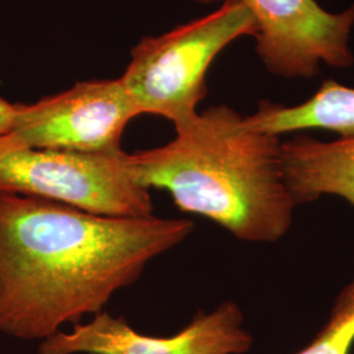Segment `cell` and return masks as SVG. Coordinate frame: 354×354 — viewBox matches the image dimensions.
I'll return each mask as SVG.
<instances>
[{"label": "cell", "mask_w": 354, "mask_h": 354, "mask_svg": "<svg viewBox=\"0 0 354 354\" xmlns=\"http://www.w3.org/2000/svg\"><path fill=\"white\" fill-rule=\"evenodd\" d=\"M256 32L252 13L239 1L223 0L214 12L160 36L142 38L120 79L140 114L160 115L178 129L197 117L215 58Z\"/></svg>", "instance_id": "cell-3"}, {"label": "cell", "mask_w": 354, "mask_h": 354, "mask_svg": "<svg viewBox=\"0 0 354 354\" xmlns=\"http://www.w3.org/2000/svg\"><path fill=\"white\" fill-rule=\"evenodd\" d=\"M285 181L297 206L337 196L354 206V138L324 142L299 134L282 140Z\"/></svg>", "instance_id": "cell-8"}, {"label": "cell", "mask_w": 354, "mask_h": 354, "mask_svg": "<svg viewBox=\"0 0 354 354\" xmlns=\"http://www.w3.org/2000/svg\"><path fill=\"white\" fill-rule=\"evenodd\" d=\"M210 4L219 0H194ZM257 26L256 54L272 75L310 79L320 64L348 68L354 64L351 33L354 4L329 12L317 0H235Z\"/></svg>", "instance_id": "cell-6"}, {"label": "cell", "mask_w": 354, "mask_h": 354, "mask_svg": "<svg viewBox=\"0 0 354 354\" xmlns=\"http://www.w3.org/2000/svg\"><path fill=\"white\" fill-rule=\"evenodd\" d=\"M244 317L234 302H223L209 314L201 313L178 333L168 337L136 332L122 317L99 313L71 332L58 330L42 340L39 354H243L253 339L243 328Z\"/></svg>", "instance_id": "cell-7"}, {"label": "cell", "mask_w": 354, "mask_h": 354, "mask_svg": "<svg viewBox=\"0 0 354 354\" xmlns=\"http://www.w3.org/2000/svg\"><path fill=\"white\" fill-rule=\"evenodd\" d=\"M353 345L354 279L337 294L326 326L297 354H351Z\"/></svg>", "instance_id": "cell-10"}, {"label": "cell", "mask_w": 354, "mask_h": 354, "mask_svg": "<svg viewBox=\"0 0 354 354\" xmlns=\"http://www.w3.org/2000/svg\"><path fill=\"white\" fill-rule=\"evenodd\" d=\"M15 106L7 134L17 145L80 153L122 151L127 124L140 115L120 77L80 82L35 104Z\"/></svg>", "instance_id": "cell-5"}, {"label": "cell", "mask_w": 354, "mask_h": 354, "mask_svg": "<svg viewBox=\"0 0 354 354\" xmlns=\"http://www.w3.org/2000/svg\"><path fill=\"white\" fill-rule=\"evenodd\" d=\"M15 112H16L15 104H11L4 99H0V136L11 130Z\"/></svg>", "instance_id": "cell-11"}, {"label": "cell", "mask_w": 354, "mask_h": 354, "mask_svg": "<svg viewBox=\"0 0 354 354\" xmlns=\"http://www.w3.org/2000/svg\"><path fill=\"white\" fill-rule=\"evenodd\" d=\"M253 131L281 137L304 130H327L340 138H354V88L324 80L315 95L297 105L263 100L256 112L244 117Z\"/></svg>", "instance_id": "cell-9"}, {"label": "cell", "mask_w": 354, "mask_h": 354, "mask_svg": "<svg viewBox=\"0 0 354 354\" xmlns=\"http://www.w3.org/2000/svg\"><path fill=\"white\" fill-rule=\"evenodd\" d=\"M0 193L64 203L91 214L140 218L151 194L133 176L129 153L37 150L0 136Z\"/></svg>", "instance_id": "cell-4"}, {"label": "cell", "mask_w": 354, "mask_h": 354, "mask_svg": "<svg viewBox=\"0 0 354 354\" xmlns=\"http://www.w3.org/2000/svg\"><path fill=\"white\" fill-rule=\"evenodd\" d=\"M193 228L187 219L105 216L0 193V332L45 340L102 313Z\"/></svg>", "instance_id": "cell-1"}, {"label": "cell", "mask_w": 354, "mask_h": 354, "mask_svg": "<svg viewBox=\"0 0 354 354\" xmlns=\"http://www.w3.org/2000/svg\"><path fill=\"white\" fill-rule=\"evenodd\" d=\"M146 189L168 192L181 212L203 215L250 243H276L297 205L285 181L281 137L253 131L228 105H214L176 129L165 146L129 153Z\"/></svg>", "instance_id": "cell-2"}]
</instances>
